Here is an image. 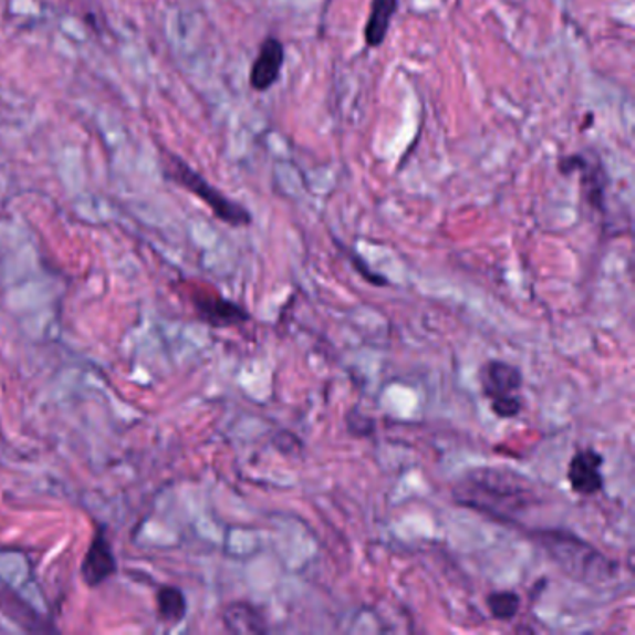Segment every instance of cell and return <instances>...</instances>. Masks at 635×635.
I'll use <instances>...</instances> for the list:
<instances>
[{
  "instance_id": "cell-1",
  "label": "cell",
  "mask_w": 635,
  "mask_h": 635,
  "mask_svg": "<svg viewBox=\"0 0 635 635\" xmlns=\"http://www.w3.org/2000/svg\"><path fill=\"white\" fill-rule=\"evenodd\" d=\"M455 503L496 518L503 524L514 522L537 503L533 482L506 468H477L454 487Z\"/></svg>"
},
{
  "instance_id": "cell-2",
  "label": "cell",
  "mask_w": 635,
  "mask_h": 635,
  "mask_svg": "<svg viewBox=\"0 0 635 635\" xmlns=\"http://www.w3.org/2000/svg\"><path fill=\"white\" fill-rule=\"evenodd\" d=\"M531 537L553 559V563L576 582L601 585L617 576V561L572 531L535 530Z\"/></svg>"
},
{
  "instance_id": "cell-3",
  "label": "cell",
  "mask_w": 635,
  "mask_h": 635,
  "mask_svg": "<svg viewBox=\"0 0 635 635\" xmlns=\"http://www.w3.org/2000/svg\"><path fill=\"white\" fill-rule=\"evenodd\" d=\"M163 159H165L163 170H165L166 179H170L171 183H176L190 195L200 198L218 220L230 223L233 228H244V226L252 223V215L248 209L239 206L236 201H231L217 187H212L206 177L190 168L189 163H185L181 157H177L171 152H163Z\"/></svg>"
},
{
  "instance_id": "cell-4",
  "label": "cell",
  "mask_w": 635,
  "mask_h": 635,
  "mask_svg": "<svg viewBox=\"0 0 635 635\" xmlns=\"http://www.w3.org/2000/svg\"><path fill=\"white\" fill-rule=\"evenodd\" d=\"M118 571V563L112 552L111 541L106 537L105 528L97 525L89 550L84 553L83 565H81V576L86 587L97 589L114 576Z\"/></svg>"
},
{
  "instance_id": "cell-5",
  "label": "cell",
  "mask_w": 635,
  "mask_h": 635,
  "mask_svg": "<svg viewBox=\"0 0 635 635\" xmlns=\"http://www.w3.org/2000/svg\"><path fill=\"white\" fill-rule=\"evenodd\" d=\"M602 465H604V457L598 451L591 449V447L577 451L572 457L569 471H566L571 489L580 496L598 495L604 489Z\"/></svg>"
},
{
  "instance_id": "cell-6",
  "label": "cell",
  "mask_w": 635,
  "mask_h": 635,
  "mask_svg": "<svg viewBox=\"0 0 635 635\" xmlns=\"http://www.w3.org/2000/svg\"><path fill=\"white\" fill-rule=\"evenodd\" d=\"M192 304L196 313L204 323L217 326V329H228L237 324L247 323L250 315L244 312L236 302L228 301L217 293H195Z\"/></svg>"
},
{
  "instance_id": "cell-7",
  "label": "cell",
  "mask_w": 635,
  "mask_h": 635,
  "mask_svg": "<svg viewBox=\"0 0 635 635\" xmlns=\"http://www.w3.org/2000/svg\"><path fill=\"white\" fill-rule=\"evenodd\" d=\"M482 394L490 400L503 399V397H511L518 395L524 377L522 371L518 369L517 365L507 364L501 360H490L481 367Z\"/></svg>"
},
{
  "instance_id": "cell-8",
  "label": "cell",
  "mask_w": 635,
  "mask_h": 635,
  "mask_svg": "<svg viewBox=\"0 0 635 635\" xmlns=\"http://www.w3.org/2000/svg\"><path fill=\"white\" fill-rule=\"evenodd\" d=\"M285 51L278 38H267L261 43L258 56L253 60L252 70H250V84L258 92H267L278 83L280 73H282Z\"/></svg>"
},
{
  "instance_id": "cell-9",
  "label": "cell",
  "mask_w": 635,
  "mask_h": 635,
  "mask_svg": "<svg viewBox=\"0 0 635 635\" xmlns=\"http://www.w3.org/2000/svg\"><path fill=\"white\" fill-rule=\"evenodd\" d=\"M223 628L230 634L261 635L269 632L263 613L248 602H233L222 613Z\"/></svg>"
},
{
  "instance_id": "cell-10",
  "label": "cell",
  "mask_w": 635,
  "mask_h": 635,
  "mask_svg": "<svg viewBox=\"0 0 635 635\" xmlns=\"http://www.w3.org/2000/svg\"><path fill=\"white\" fill-rule=\"evenodd\" d=\"M399 2L397 0H373L371 2L369 18L365 23L364 38L367 48H378L383 45L388 35L392 18L397 12Z\"/></svg>"
},
{
  "instance_id": "cell-11",
  "label": "cell",
  "mask_w": 635,
  "mask_h": 635,
  "mask_svg": "<svg viewBox=\"0 0 635 635\" xmlns=\"http://www.w3.org/2000/svg\"><path fill=\"white\" fill-rule=\"evenodd\" d=\"M155 604H157V615H159L160 623L176 624L183 623L189 612L187 606V598L181 589L176 585H163L155 594Z\"/></svg>"
},
{
  "instance_id": "cell-12",
  "label": "cell",
  "mask_w": 635,
  "mask_h": 635,
  "mask_svg": "<svg viewBox=\"0 0 635 635\" xmlns=\"http://www.w3.org/2000/svg\"><path fill=\"white\" fill-rule=\"evenodd\" d=\"M487 606H489L492 617L498 621H511L520 612V596L512 591H498L487 596Z\"/></svg>"
},
{
  "instance_id": "cell-13",
  "label": "cell",
  "mask_w": 635,
  "mask_h": 635,
  "mask_svg": "<svg viewBox=\"0 0 635 635\" xmlns=\"http://www.w3.org/2000/svg\"><path fill=\"white\" fill-rule=\"evenodd\" d=\"M490 408L498 418H517L518 414L522 413V399H520V395H511V397H503V399L490 400Z\"/></svg>"
},
{
  "instance_id": "cell-14",
  "label": "cell",
  "mask_w": 635,
  "mask_h": 635,
  "mask_svg": "<svg viewBox=\"0 0 635 635\" xmlns=\"http://www.w3.org/2000/svg\"><path fill=\"white\" fill-rule=\"evenodd\" d=\"M347 427L351 435L364 438V436L373 435L375 421L367 416H362L358 410H351L347 416Z\"/></svg>"
},
{
  "instance_id": "cell-15",
  "label": "cell",
  "mask_w": 635,
  "mask_h": 635,
  "mask_svg": "<svg viewBox=\"0 0 635 635\" xmlns=\"http://www.w3.org/2000/svg\"><path fill=\"white\" fill-rule=\"evenodd\" d=\"M277 440L285 441V446H277L283 455H296L302 451V441L293 435V433H288V430H282L280 435L277 436Z\"/></svg>"
},
{
  "instance_id": "cell-16",
  "label": "cell",
  "mask_w": 635,
  "mask_h": 635,
  "mask_svg": "<svg viewBox=\"0 0 635 635\" xmlns=\"http://www.w3.org/2000/svg\"><path fill=\"white\" fill-rule=\"evenodd\" d=\"M351 261H354V267L358 269L360 274H362L367 282L375 283V285H388L384 277H378L375 272H371L369 267H365L362 259L356 258V256H351Z\"/></svg>"
}]
</instances>
